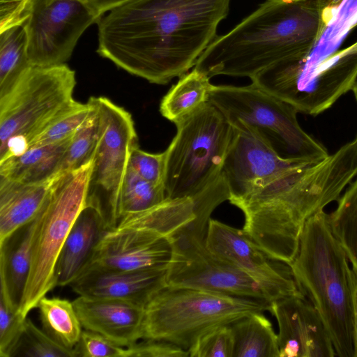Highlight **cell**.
Listing matches in <instances>:
<instances>
[{
  "mask_svg": "<svg viewBox=\"0 0 357 357\" xmlns=\"http://www.w3.org/2000/svg\"><path fill=\"white\" fill-rule=\"evenodd\" d=\"M100 17L109 10L131 0H82Z\"/></svg>",
  "mask_w": 357,
  "mask_h": 357,
  "instance_id": "obj_38",
  "label": "cell"
},
{
  "mask_svg": "<svg viewBox=\"0 0 357 357\" xmlns=\"http://www.w3.org/2000/svg\"><path fill=\"white\" fill-rule=\"evenodd\" d=\"M210 79L195 68L181 76L162 98L161 115L175 124L200 109L209 101Z\"/></svg>",
  "mask_w": 357,
  "mask_h": 357,
  "instance_id": "obj_23",
  "label": "cell"
},
{
  "mask_svg": "<svg viewBox=\"0 0 357 357\" xmlns=\"http://www.w3.org/2000/svg\"><path fill=\"white\" fill-rule=\"evenodd\" d=\"M336 202L335 208L328 213L329 225L357 273V178Z\"/></svg>",
  "mask_w": 357,
  "mask_h": 357,
  "instance_id": "obj_26",
  "label": "cell"
},
{
  "mask_svg": "<svg viewBox=\"0 0 357 357\" xmlns=\"http://www.w3.org/2000/svg\"><path fill=\"white\" fill-rule=\"evenodd\" d=\"M129 356L135 357H187L189 352L169 342L144 339L128 347Z\"/></svg>",
  "mask_w": 357,
  "mask_h": 357,
  "instance_id": "obj_36",
  "label": "cell"
},
{
  "mask_svg": "<svg viewBox=\"0 0 357 357\" xmlns=\"http://www.w3.org/2000/svg\"><path fill=\"white\" fill-rule=\"evenodd\" d=\"M350 282L352 290L354 357H357V273L352 268L350 271Z\"/></svg>",
  "mask_w": 357,
  "mask_h": 357,
  "instance_id": "obj_39",
  "label": "cell"
},
{
  "mask_svg": "<svg viewBox=\"0 0 357 357\" xmlns=\"http://www.w3.org/2000/svg\"><path fill=\"white\" fill-rule=\"evenodd\" d=\"M167 267L137 271L86 268L69 286L79 296L120 299L145 307L167 286Z\"/></svg>",
  "mask_w": 357,
  "mask_h": 357,
  "instance_id": "obj_17",
  "label": "cell"
},
{
  "mask_svg": "<svg viewBox=\"0 0 357 357\" xmlns=\"http://www.w3.org/2000/svg\"><path fill=\"white\" fill-rule=\"evenodd\" d=\"M27 10L22 26L34 66L66 63L81 36L100 18L82 0H28Z\"/></svg>",
  "mask_w": 357,
  "mask_h": 357,
  "instance_id": "obj_12",
  "label": "cell"
},
{
  "mask_svg": "<svg viewBox=\"0 0 357 357\" xmlns=\"http://www.w3.org/2000/svg\"><path fill=\"white\" fill-rule=\"evenodd\" d=\"M73 303L84 329L127 347L142 340L144 307L120 299L84 296Z\"/></svg>",
  "mask_w": 357,
  "mask_h": 357,
  "instance_id": "obj_18",
  "label": "cell"
},
{
  "mask_svg": "<svg viewBox=\"0 0 357 357\" xmlns=\"http://www.w3.org/2000/svg\"><path fill=\"white\" fill-rule=\"evenodd\" d=\"M35 219L0 242V298L20 312L28 280Z\"/></svg>",
  "mask_w": 357,
  "mask_h": 357,
  "instance_id": "obj_20",
  "label": "cell"
},
{
  "mask_svg": "<svg viewBox=\"0 0 357 357\" xmlns=\"http://www.w3.org/2000/svg\"><path fill=\"white\" fill-rule=\"evenodd\" d=\"M231 0H131L97 21V53L151 84L194 68L218 36Z\"/></svg>",
  "mask_w": 357,
  "mask_h": 357,
  "instance_id": "obj_1",
  "label": "cell"
},
{
  "mask_svg": "<svg viewBox=\"0 0 357 357\" xmlns=\"http://www.w3.org/2000/svg\"><path fill=\"white\" fill-rule=\"evenodd\" d=\"M171 255L169 237L153 229L116 224L105 231L84 269L137 271L167 266Z\"/></svg>",
  "mask_w": 357,
  "mask_h": 357,
  "instance_id": "obj_15",
  "label": "cell"
},
{
  "mask_svg": "<svg viewBox=\"0 0 357 357\" xmlns=\"http://www.w3.org/2000/svg\"><path fill=\"white\" fill-rule=\"evenodd\" d=\"M73 135L59 142L30 147L20 155L0 162V176L22 183L52 179L61 174L63 159Z\"/></svg>",
  "mask_w": 357,
  "mask_h": 357,
  "instance_id": "obj_22",
  "label": "cell"
},
{
  "mask_svg": "<svg viewBox=\"0 0 357 357\" xmlns=\"http://www.w3.org/2000/svg\"><path fill=\"white\" fill-rule=\"evenodd\" d=\"M94 110V105L89 99L86 103L77 101L70 109L37 135L31 142L29 149L59 142L71 137Z\"/></svg>",
  "mask_w": 357,
  "mask_h": 357,
  "instance_id": "obj_31",
  "label": "cell"
},
{
  "mask_svg": "<svg viewBox=\"0 0 357 357\" xmlns=\"http://www.w3.org/2000/svg\"><path fill=\"white\" fill-rule=\"evenodd\" d=\"M75 72L66 63L31 66L0 97V162L20 155L31 142L76 103Z\"/></svg>",
  "mask_w": 357,
  "mask_h": 357,
  "instance_id": "obj_5",
  "label": "cell"
},
{
  "mask_svg": "<svg viewBox=\"0 0 357 357\" xmlns=\"http://www.w3.org/2000/svg\"><path fill=\"white\" fill-rule=\"evenodd\" d=\"M57 176L37 183H22L0 176V242L36 218Z\"/></svg>",
  "mask_w": 357,
  "mask_h": 357,
  "instance_id": "obj_21",
  "label": "cell"
},
{
  "mask_svg": "<svg viewBox=\"0 0 357 357\" xmlns=\"http://www.w3.org/2000/svg\"><path fill=\"white\" fill-rule=\"evenodd\" d=\"M270 305L263 300L167 286L144 307L142 340H164L188 351L208 330L269 311Z\"/></svg>",
  "mask_w": 357,
  "mask_h": 357,
  "instance_id": "obj_6",
  "label": "cell"
},
{
  "mask_svg": "<svg viewBox=\"0 0 357 357\" xmlns=\"http://www.w3.org/2000/svg\"><path fill=\"white\" fill-rule=\"evenodd\" d=\"M357 178V134L326 158L289 170L229 202L243 213V231L270 258L294 259L306 222L336 202Z\"/></svg>",
  "mask_w": 357,
  "mask_h": 357,
  "instance_id": "obj_2",
  "label": "cell"
},
{
  "mask_svg": "<svg viewBox=\"0 0 357 357\" xmlns=\"http://www.w3.org/2000/svg\"><path fill=\"white\" fill-rule=\"evenodd\" d=\"M77 356L128 357L127 347L121 346L104 335L84 329L75 348Z\"/></svg>",
  "mask_w": 357,
  "mask_h": 357,
  "instance_id": "obj_34",
  "label": "cell"
},
{
  "mask_svg": "<svg viewBox=\"0 0 357 357\" xmlns=\"http://www.w3.org/2000/svg\"><path fill=\"white\" fill-rule=\"evenodd\" d=\"M175 125L176 133L165 150L163 180L170 199L196 195L222 172L235 134L209 101Z\"/></svg>",
  "mask_w": 357,
  "mask_h": 357,
  "instance_id": "obj_7",
  "label": "cell"
},
{
  "mask_svg": "<svg viewBox=\"0 0 357 357\" xmlns=\"http://www.w3.org/2000/svg\"><path fill=\"white\" fill-rule=\"evenodd\" d=\"M100 125L99 139L93 158L86 204L99 208L111 227L120 189L132 148L138 145L131 114L104 96L90 97Z\"/></svg>",
  "mask_w": 357,
  "mask_h": 357,
  "instance_id": "obj_11",
  "label": "cell"
},
{
  "mask_svg": "<svg viewBox=\"0 0 357 357\" xmlns=\"http://www.w3.org/2000/svg\"><path fill=\"white\" fill-rule=\"evenodd\" d=\"M31 66L23 26L0 33V97L8 92Z\"/></svg>",
  "mask_w": 357,
  "mask_h": 357,
  "instance_id": "obj_28",
  "label": "cell"
},
{
  "mask_svg": "<svg viewBox=\"0 0 357 357\" xmlns=\"http://www.w3.org/2000/svg\"><path fill=\"white\" fill-rule=\"evenodd\" d=\"M327 0H265L227 33L218 36L195 68L216 75L251 79L283 62L305 63L328 24Z\"/></svg>",
  "mask_w": 357,
  "mask_h": 357,
  "instance_id": "obj_3",
  "label": "cell"
},
{
  "mask_svg": "<svg viewBox=\"0 0 357 357\" xmlns=\"http://www.w3.org/2000/svg\"><path fill=\"white\" fill-rule=\"evenodd\" d=\"M289 266L299 290L319 313L336 355L354 357L351 267L324 210L306 222Z\"/></svg>",
  "mask_w": 357,
  "mask_h": 357,
  "instance_id": "obj_4",
  "label": "cell"
},
{
  "mask_svg": "<svg viewBox=\"0 0 357 357\" xmlns=\"http://www.w3.org/2000/svg\"><path fill=\"white\" fill-rule=\"evenodd\" d=\"M234 128V137L222 165L229 199L243 196L256 185L294 168L319 161L282 158L253 128Z\"/></svg>",
  "mask_w": 357,
  "mask_h": 357,
  "instance_id": "obj_14",
  "label": "cell"
},
{
  "mask_svg": "<svg viewBox=\"0 0 357 357\" xmlns=\"http://www.w3.org/2000/svg\"><path fill=\"white\" fill-rule=\"evenodd\" d=\"M26 319L0 298L1 357H11L22 335Z\"/></svg>",
  "mask_w": 357,
  "mask_h": 357,
  "instance_id": "obj_33",
  "label": "cell"
},
{
  "mask_svg": "<svg viewBox=\"0 0 357 357\" xmlns=\"http://www.w3.org/2000/svg\"><path fill=\"white\" fill-rule=\"evenodd\" d=\"M278 325L280 357H333L335 348L317 309L305 296L271 303Z\"/></svg>",
  "mask_w": 357,
  "mask_h": 357,
  "instance_id": "obj_16",
  "label": "cell"
},
{
  "mask_svg": "<svg viewBox=\"0 0 357 357\" xmlns=\"http://www.w3.org/2000/svg\"><path fill=\"white\" fill-rule=\"evenodd\" d=\"M166 152L152 153L134 146L128 165L142 178L157 185H163Z\"/></svg>",
  "mask_w": 357,
  "mask_h": 357,
  "instance_id": "obj_35",
  "label": "cell"
},
{
  "mask_svg": "<svg viewBox=\"0 0 357 357\" xmlns=\"http://www.w3.org/2000/svg\"><path fill=\"white\" fill-rule=\"evenodd\" d=\"M192 221L169 237L172 255L166 272L167 286L273 302L250 277L213 255L205 244L207 229L197 227Z\"/></svg>",
  "mask_w": 357,
  "mask_h": 357,
  "instance_id": "obj_10",
  "label": "cell"
},
{
  "mask_svg": "<svg viewBox=\"0 0 357 357\" xmlns=\"http://www.w3.org/2000/svg\"><path fill=\"white\" fill-rule=\"evenodd\" d=\"M28 0H1L0 33L22 26L27 18Z\"/></svg>",
  "mask_w": 357,
  "mask_h": 357,
  "instance_id": "obj_37",
  "label": "cell"
},
{
  "mask_svg": "<svg viewBox=\"0 0 357 357\" xmlns=\"http://www.w3.org/2000/svg\"><path fill=\"white\" fill-rule=\"evenodd\" d=\"M208 250L216 257L245 273L261 286L273 301L305 296L288 264L264 253L241 229L210 219L205 236Z\"/></svg>",
  "mask_w": 357,
  "mask_h": 357,
  "instance_id": "obj_13",
  "label": "cell"
},
{
  "mask_svg": "<svg viewBox=\"0 0 357 357\" xmlns=\"http://www.w3.org/2000/svg\"><path fill=\"white\" fill-rule=\"evenodd\" d=\"M108 222L97 207L86 205L75 220L59 254L55 267L56 285H70L89 261Z\"/></svg>",
  "mask_w": 357,
  "mask_h": 357,
  "instance_id": "obj_19",
  "label": "cell"
},
{
  "mask_svg": "<svg viewBox=\"0 0 357 357\" xmlns=\"http://www.w3.org/2000/svg\"><path fill=\"white\" fill-rule=\"evenodd\" d=\"M92 165L93 160L77 169L59 174L35 218L30 272L20 307L24 317L57 286L56 261L71 228L87 205Z\"/></svg>",
  "mask_w": 357,
  "mask_h": 357,
  "instance_id": "obj_8",
  "label": "cell"
},
{
  "mask_svg": "<svg viewBox=\"0 0 357 357\" xmlns=\"http://www.w3.org/2000/svg\"><path fill=\"white\" fill-rule=\"evenodd\" d=\"M37 308L42 329L56 343L75 351L83 330L73 302L45 296Z\"/></svg>",
  "mask_w": 357,
  "mask_h": 357,
  "instance_id": "obj_25",
  "label": "cell"
},
{
  "mask_svg": "<svg viewBox=\"0 0 357 357\" xmlns=\"http://www.w3.org/2000/svg\"><path fill=\"white\" fill-rule=\"evenodd\" d=\"M209 102L233 127L255 130L282 158L321 160L329 155L327 149L301 128L293 106L252 82L213 84Z\"/></svg>",
  "mask_w": 357,
  "mask_h": 357,
  "instance_id": "obj_9",
  "label": "cell"
},
{
  "mask_svg": "<svg viewBox=\"0 0 357 357\" xmlns=\"http://www.w3.org/2000/svg\"><path fill=\"white\" fill-rule=\"evenodd\" d=\"M188 351L190 357H233L234 337L230 324L205 332Z\"/></svg>",
  "mask_w": 357,
  "mask_h": 357,
  "instance_id": "obj_32",
  "label": "cell"
},
{
  "mask_svg": "<svg viewBox=\"0 0 357 357\" xmlns=\"http://www.w3.org/2000/svg\"><path fill=\"white\" fill-rule=\"evenodd\" d=\"M166 199L163 185L144 179L128 165L111 227L123 216L151 208Z\"/></svg>",
  "mask_w": 357,
  "mask_h": 357,
  "instance_id": "obj_27",
  "label": "cell"
},
{
  "mask_svg": "<svg viewBox=\"0 0 357 357\" xmlns=\"http://www.w3.org/2000/svg\"><path fill=\"white\" fill-rule=\"evenodd\" d=\"M233 357H280L278 335L263 312L244 316L230 324Z\"/></svg>",
  "mask_w": 357,
  "mask_h": 357,
  "instance_id": "obj_24",
  "label": "cell"
},
{
  "mask_svg": "<svg viewBox=\"0 0 357 357\" xmlns=\"http://www.w3.org/2000/svg\"><path fill=\"white\" fill-rule=\"evenodd\" d=\"M352 91L354 93V97H355V100L357 102V80L353 87V89H352Z\"/></svg>",
  "mask_w": 357,
  "mask_h": 357,
  "instance_id": "obj_40",
  "label": "cell"
},
{
  "mask_svg": "<svg viewBox=\"0 0 357 357\" xmlns=\"http://www.w3.org/2000/svg\"><path fill=\"white\" fill-rule=\"evenodd\" d=\"M77 357L69 350L53 340L43 329L26 317L22 335L11 357Z\"/></svg>",
  "mask_w": 357,
  "mask_h": 357,
  "instance_id": "obj_30",
  "label": "cell"
},
{
  "mask_svg": "<svg viewBox=\"0 0 357 357\" xmlns=\"http://www.w3.org/2000/svg\"><path fill=\"white\" fill-rule=\"evenodd\" d=\"M94 107L93 113L73 134L63 159L61 173L77 169L93 160L100 133L99 118Z\"/></svg>",
  "mask_w": 357,
  "mask_h": 357,
  "instance_id": "obj_29",
  "label": "cell"
}]
</instances>
